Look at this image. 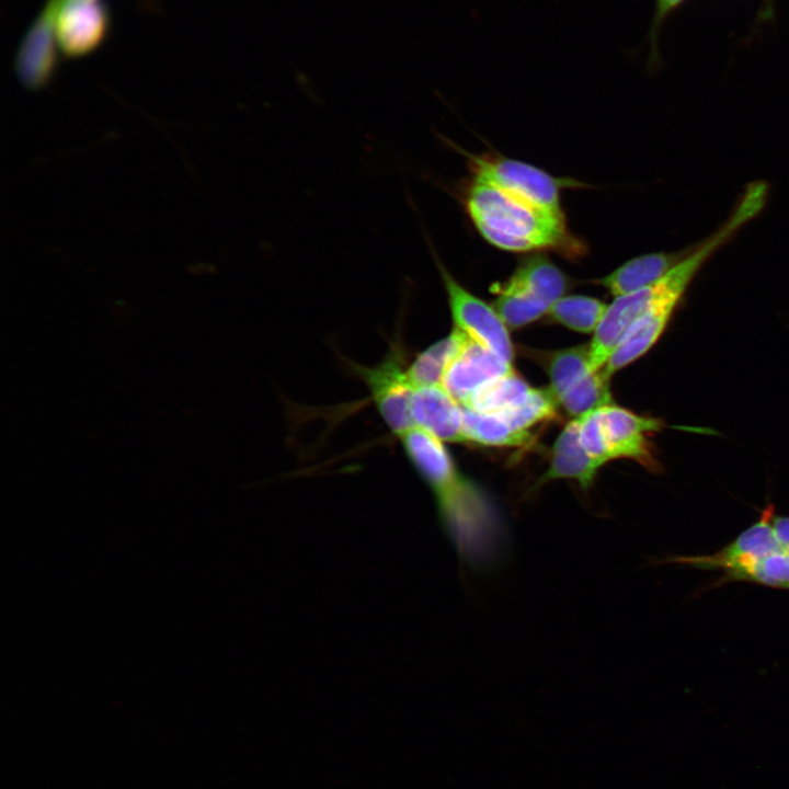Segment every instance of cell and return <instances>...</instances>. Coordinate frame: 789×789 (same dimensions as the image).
<instances>
[{"label":"cell","instance_id":"6da1fadb","mask_svg":"<svg viewBox=\"0 0 789 789\" xmlns=\"http://www.w3.org/2000/svg\"><path fill=\"white\" fill-rule=\"evenodd\" d=\"M402 448L432 490L441 522L459 554L471 563L492 558L502 539V522L490 496L455 464L444 442L413 426L399 436Z\"/></svg>","mask_w":789,"mask_h":789},{"label":"cell","instance_id":"7a4b0ae2","mask_svg":"<svg viewBox=\"0 0 789 789\" xmlns=\"http://www.w3.org/2000/svg\"><path fill=\"white\" fill-rule=\"evenodd\" d=\"M461 199L478 232L501 250L519 253L550 250L568 259L586 252L585 244L569 230L563 213L541 208L473 180Z\"/></svg>","mask_w":789,"mask_h":789},{"label":"cell","instance_id":"3957f363","mask_svg":"<svg viewBox=\"0 0 789 789\" xmlns=\"http://www.w3.org/2000/svg\"><path fill=\"white\" fill-rule=\"evenodd\" d=\"M467 161L471 180L494 186L541 208L563 213L560 194L563 187L578 185L568 179L552 176L529 163L491 152L471 153L451 144Z\"/></svg>","mask_w":789,"mask_h":789},{"label":"cell","instance_id":"277c9868","mask_svg":"<svg viewBox=\"0 0 789 789\" xmlns=\"http://www.w3.org/2000/svg\"><path fill=\"white\" fill-rule=\"evenodd\" d=\"M353 370L367 386L379 415L393 434L399 437L414 426L411 416L414 386L399 342L393 343L385 358L375 366L354 365Z\"/></svg>","mask_w":789,"mask_h":789},{"label":"cell","instance_id":"5b68a950","mask_svg":"<svg viewBox=\"0 0 789 789\" xmlns=\"http://www.w3.org/2000/svg\"><path fill=\"white\" fill-rule=\"evenodd\" d=\"M432 254L442 277L455 327L512 364L514 356L512 340L506 324L494 307L465 288L450 274L434 250H432Z\"/></svg>","mask_w":789,"mask_h":789},{"label":"cell","instance_id":"8992f818","mask_svg":"<svg viewBox=\"0 0 789 789\" xmlns=\"http://www.w3.org/2000/svg\"><path fill=\"white\" fill-rule=\"evenodd\" d=\"M774 515V505L770 503L762 511L757 522L714 553L670 557L665 562L706 571L720 570L723 575L717 585L728 583L741 570L782 549L773 528Z\"/></svg>","mask_w":789,"mask_h":789},{"label":"cell","instance_id":"52a82bcc","mask_svg":"<svg viewBox=\"0 0 789 789\" xmlns=\"http://www.w3.org/2000/svg\"><path fill=\"white\" fill-rule=\"evenodd\" d=\"M596 411L611 460L627 458L651 472L661 471L662 466L648 436L664 428L662 420L639 415L613 403Z\"/></svg>","mask_w":789,"mask_h":789},{"label":"cell","instance_id":"ba28073f","mask_svg":"<svg viewBox=\"0 0 789 789\" xmlns=\"http://www.w3.org/2000/svg\"><path fill=\"white\" fill-rule=\"evenodd\" d=\"M512 370L511 363L505 362L467 334L448 364L441 386L455 400L464 404L479 388Z\"/></svg>","mask_w":789,"mask_h":789},{"label":"cell","instance_id":"9c48e42d","mask_svg":"<svg viewBox=\"0 0 789 789\" xmlns=\"http://www.w3.org/2000/svg\"><path fill=\"white\" fill-rule=\"evenodd\" d=\"M56 1L55 32L62 53L75 57L92 52L105 35L104 8L96 0Z\"/></svg>","mask_w":789,"mask_h":789},{"label":"cell","instance_id":"30bf717a","mask_svg":"<svg viewBox=\"0 0 789 789\" xmlns=\"http://www.w3.org/2000/svg\"><path fill=\"white\" fill-rule=\"evenodd\" d=\"M413 425L442 442L468 443L462 407L441 385L418 386L411 400Z\"/></svg>","mask_w":789,"mask_h":789},{"label":"cell","instance_id":"8fae6325","mask_svg":"<svg viewBox=\"0 0 789 789\" xmlns=\"http://www.w3.org/2000/svg\"><path fill=\"white\" fill-rule=\"evenodd\" d=\"M58 7L47 4L26 34L18 56V73L27 88H39L52 75L55 64V19Z\"/></svg>","mask_w":789,"mask_h":789},{"label":"cell","instance_id":"7c38bea8","mask_svg":"<svg viewBox=\"0 0 789 789\" xmlns=\"http://www.w3.org/2000/svg\"><path fill=\"white\" fill-rule=\"evenodd\" d=\"M697 243L675 252H655L636 256L615 271L595 281L615 298L642 289L661 278L683 262Z\"/></svg>","mask_w":789,"mask_h":789},{"label":"cell","instance_id":"4fadbf2b","mask_svg":"<svg viewBox=\"0 0 789 789\" xmlns=\"http://www.w3.org/2000/svg\"><path fill=\"white\" fill-rule=\"evenodd\" d=\"M604 465V461L593 457L581 444L579 419H574L557 437L550 465L537 484L542 485L557 479H572L586 490L593 484L599 468Z\"/></svg>","mask_w":789,"mask_h":789},{"label":"cell","instance_id":"5bb4252c","mask_svg":"<svg viewBox=\"0 0 789 789\" xmlns=\"http://www.w3.org/2000/svg\"><path fill=\"white\" fill-rule=\"evenodd\" d=\"M494 286L537 298L550 307L565 293L568 281L547 256L531 254L519 262L508 279Z\"/></svg>","mask_w":789,"mask_h":789},{"label":"cell","instance_id":"9a60e30c","mask_svg":"<svg viewBox=\"0 0 789 789\" xmlns=\"http://www.w3.org/2000/svg\"><path fill=\"white\" fill-rule=\"evenodd\" d=\"M549 390L557 402L580 388L595 373L590 365L588 345H576L542 355Z\"/></svg>","mask_w":789,"mask_h":789},{"label":"cell","instance_id":"2e32d148","mask_svg":"<svg viewBox=\"0 0 789 789\" xmlns=\"http://www.w3.org/2000/svg\"><path fill=\"white\" fill-rule=\"evenodd\" d=\"M462 416L468 443L515 448L535 445L536 438L530 431L515 430L498 413H481L462 407Z\"/></svg>","mask_w":789,"mask_h":789},{"label":"cell","instance_id":"e0dca14e","mask_svg":"<svg viewBox=\"0 0 789 789\" xmlns=\"http://www.w3.org/2000/svg\"><path fill=\"white\" fill-rule=\"evenodd\" d=\"M531 389L513 369L479 388L461 405L481 413H502L523 403Z\"/></svg>","mask_w":789,"mask_h":789},{"label":"cell","instance_id":"ac0fdd59","mask_svg":"<svg viewBox=\"0 0 789 789\" xmlns=\"http://www.w3.org/2000/svg\"><path fill=\"white\" fill-rule=\"evenodd\" d=\"M466 333L454 327L451 332L416 355L408 365V375L414 387L441 385L444 373L461 346Z\"/></svg>","mask_w":789,"mask_h":789},{"label":"cell","instance_id":"d6986e66","mask_svg":"<svg viewBox=\"0 0 789 789\" xmlns=\"http://www.w3.org/2000/svg\"><path fill=\"white\" fill-rule=\"evenodd\" d=\"M607 307L608 305L597 298L571 295L552 302L546 315L551 321L572 331L591 333L597 329Z\"/></svg>","mask_w":789,"mask_h":789},{"label":"cell","instance_id":"ffe728a7","mask_svg":"<svg viewBox=\"0 0 789 789\" xmlns=\"http://www.w3.org/2000/svg\"><path fill=\"white\" fill-rule=\"evenodd\" d=\"M491 291L496 295L494 309L510 328L526 325L546 315L549 309V305L545 301L522 293L502 289L494 285Z\"/></svg>","mask_w":789,"mask_h":789},{"label":"cell","instance_id":"44dd1931","mask_svg":"<svg viewBox=\"0 0 789 789\" xmlns=\"http://www.w3.org/2000/svg\"><path fill=\"white\" fill-rule=\"evenodd\" d=\"M557 404L549 388H533L523 403L498 414L515 430L529 431L538 423L554 420L558 416Z\"/></svg>","mask_w":789,"mask_h":789},{"label":"cell","instance_id":"7402d4cb","mask_svg":"<svg viewBox=\"0 0 789 789\" xmlns=\"http://www.w3.org/2000/svg\"><path fill=\"white\" fill-rule=\"evenodd\" d=\"M731 581L789 590V549H780L734 574Z\"/></svg>","mask_w":789,"mask_h":789},{"label":"cell","instance_id":"603a6c76","mask_svg":"<svg viewBox=\"0 0 789 789\" xmlns=\"http://www.w3.org/2000/svg\"><path fill=\"white\" fill-rule=\"evenodd\" d=\"M687 0H654V11L648 33L650 62L659 60L660 32L670 18Z\"/></svg>","mask_w":789,"mask_h":789},{"label":"cell","instance_id":"cb8c5ba5","mask_svg":"<svg viewBox=\"0 0 789 789\" xmlns=\"http://www.w3.org/2000/svg\"><path fill=\"white\" fill-rule=\"evenodd\" d=\"M773 528L780 546L784 549H789V516L774 515Z\"/></svg>","mask_w":789,"mask_h":789},{"label":"cell","instance_id":"d4e9b609","mask_svg":"<svg viewBox=\"0 0 789 789\" xmlns=\"http://www.w3.org/2000/svg\"><path fill=\"white\" fill-rule=\"evenodd\" d=\"M58 1H59V2H65V1H68V0H58Z\"/></svg>","mask_w":789,"mask_h":789}]
</instances>
